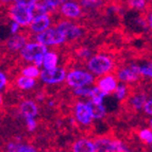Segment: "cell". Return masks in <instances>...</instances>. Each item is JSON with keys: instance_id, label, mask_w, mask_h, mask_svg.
I'll use <instances>...</instances> for the list:
<instances>
[{"instance_id": "1", "label": "cell", "mask_w": 152, "mask_h": 152, "mask_svg": "<svg viewBox=\"0 0 152 152\" xmlns=\"http://www.w3.org/2000/svg\"><path fill=\"white\" fill-rule=\"evenodd\" d=\"M48 52L47 46L39 42H30L19 52V56L25 62H33L36 66H42L44 63L45 54Z\"/></svg>"}, {"instance_id": "2", "label": "cell", "mask_w": 152, "mask_h": 152, "mask_svg": "<svg viewBox=\"0 0 152 152\" xmlns=\"http://www.w3.org/2000/svg\"><path fill=\"white\" fill-rule=\"evenodd\" d=\"M87 68L96 76H103L115 68L114 60L105 54H95L87 61Z\"/></svg>"}, {"instance_id": "3", "label": "cell", "mask_w": 152, "mask_h": 152, "mask_svg": "<svg viewBox=\"0 0 152 152\" xmlns=\"http://www.w3.org/2000/svg\"><path fill=\"white\" fill-rule=\"evenodd\" d=\"M8 15L11 20L18 23L21 27H29V25L35 16L33 13L32 8L17 4L15 2H14V4L9 7Z\"/></svg>"}, {"instance_id": "4", "label": "cell", "mask_w": 152, "mask_h": 152, "mask_svg": "<svg viewBox=\"0 0 152 152\" xmlns=\"http://www.w3.org/2000/svg\"><path fill=\"white\" fill-rule=\"evenodd\" d=\"M97 152H126L130 151L128 146L120 140H113L109 136H99L94 140Z\"/></svg>"}, {"instance_id": "5", "label": "cell", "mask_w": 152, "mask_h": 152, "mask_svg": "<svg viewBox=\"0 0 152 152\" xmlns=\"http://www.w3.org/2000/svg\"><path fill=\"white\" fill-rule=\"evenodd\" d=\"M35 39L46 46H60L67 42V38L58 28H48L35 35Z\"/></svg>"}, {"instance_id": "6", "label": "cell", "mask_w": 152, "mask_h": 152, "mask_svg": "<svg viewBox=\"0 0 152 152\" xmlns=\"http://www.w3.org/2000/svg\"><path fill=\"white\" fill-rule=\"evenodd\" d=\"M95 82L94 76L87 71L80 70V69H72L67 74L66 83L72 88L82 86H88Z\"/></svg>"}, {"instance_id": "7", "label": "cell", "mask_w": 152, "mask_h": 152, "mask_svg": "<svg viewBox=\"0 0 152 152\" xmlns=\"http://www.w3.org/2000/svg\"><path fill=\"white\" fill-rule=\"evenodd\" d=\"M66 70L64 67H56L53 69H47L44 68L41 71V78L42 82H44L47 85H56L60 84L66 80Z\"/></svg>"}, {"instance_id": "8", "label": "cell", "mask_w": 152, "mask_h": 152, "mask_svg": "<svg viewBox=\"0 0 152 152\" xmlns=\"http://www.w3.org/2000/svg\"><path fill=\"white\" fill-rule=\"evenodd\" d=\"M142 76L140 70V65L137 64H130L127 66H122L118 70H116V77L119 81L124 83H134L140 80Z\"/></svg>"}, {"instance_id": "9", "label": "cell", "mask_w": 152, "mask_h": 152, "mask_svg": "<svg viewBox=\"0 0 152 152\" xmlns=\"http://www.w3.org/2000/svg\"><path fill=\"white\" fill-rule=\"evenodd\" d=\"M74 113H75V117H76V121L79 124L83 126V127L91 126L93 120H94V116H93L91 110L87 102H82V101L76 102Z\"/></svg>"}, {"instance_id": "10", "label": "cell", "mask_w": 152, "mask_h": 152, "mask_svg": "<svg viewBox=\"0 0 152 152\" xmlns=\"http://www.w3.org/2000/svg\"><path fill=\"white\" fill-rule=\"evenodd\" d=\"M56 28L66 36L67 41H77L83 36L81 27L68 20H63L56 25Z\"/></svg>"}, {"instance_id": "11", "label": "cell", "mask_w": 152, "mask_h": 152, "mask_svg": "<svg viewBox=\"0 0 152 152\" xmlns=\"http://www.w3.org/2000/svg\"><path fill=\"white\" fill-rule=\"evenodd\" d=\"M127 101V107L130 111H140L144 109L145 104L147 102V95L142 91H135L133 93V89L131 88L130 96L128 97Z\"/></svg>"}, {"instance_id": "12", "label": "cell", "mask_w": 152, "mask_h": 152, "mask_svg": "<svg viewBox=\"0 0 152 152\" xmlns=\"http://www.w3.org/2000/svg\"><path fill=\"white\" fill-rule=\"evenodd\" d=\"M30 33L23 34V32H18L16 34H13L11 37H9L5 42V47L9 52H16L20 51L28 42V38Z\"/></svg>"}, {"instance_id": "13", "label": "cell", "mask_w": 152, "mask_h": 152, "mask_svg": "<svg viewBox=\"0 0 152 152\" xmlns=\"http://www.w3.org/2000/svg\"><path fill=\"white\" fill-rule=\"evenodd\" d=\"M51 23H52V20H51V17L49 14H41V15L34 16L33 20L31 21L28 28L31 33L38 34V33L50 28Z\"/></svg>"}, {"instance_id": "14", "label": "cell", "mask_w": 152, "mask_h": 152, "mask_svg": "<svg viewBox=\"0 0 152 152\" xmlns=\"http://www.w3.org/2000/svg\"><path fill=\"white\" fill-rule=\"evenodd\" d=\"M60 13L65 18L77 19L83 15L81 4L77 3L76 1H66L65 3L60 7Z\"/></svg>"}, {"instance_id": "15", "label": "cell", "mask_w": 152, "mask_h": 152, "mask_svg": "<svg viewBox=\"0 0 152 152\" xmlns=\"http://www.w3.org/2000/svg\"><path fill=\"white\" fill-rule=\"evenodd\" d=\"M19 112L25 118H35L38 115L37 104L33 100L26 99L19 104Z\"/></svg>"}, {"instance_id": "16", "label": "cell", "mask_w": 152, "mask_h": 152, "mask_svg": "<svg viewBox=\"0 0 152 152\" xmlns=\"http://www.w3.org/2000/svg\"><path fill=\"white\" fill-rule=\"evenodd\" d=\"M97 86L101 89V91H103L104 93H107V95H110L112 93H114L115 89L118 86L117 79L113 75H107V76L103 77V78L99 79L98 81H97Z\"/></svg>"}, {"instance_id": "17", "label": "cell", "mask_w": 152, "mask_h": 152, "mask_svg": "<svg viewBox=\"0 0 152 152\" xmlns=\"http://www.w3.org/2000/svg\"><path fill=\"white\" fill-rule=\"evenodd\" d=\"M71 150L75 152H97L95 142L87 138H80L76 140L71 146Z\"/></svg>"}, {"instance_id": "18", "label": "cell", "mask_w": 152, "mask_h": 152, "mask_svg": "<svg viewBox=\"0 0 152 152\" xmlns=\"http://www.w3.org/2000/svg\"><path fill=\"white\" fill-rule=\"evenodd\" d=\"M5 150L7 151H11V152H35L36 148H34L32 145H28L25 144V142H21L19 140V138H17L16 140H13L7 144L5 146Z\"/></svg>"}, {"instance_id": "19", "label": "cell", "mask_w": 152, "mask_h": 152, "mask_svg": "<svg viewBox=\"0 0 152 152\" xmlns=\"http://www.w3.org/2000/svg\"><path fill=\"white\" fill-rule=\"evenodd\" d=\"M87 103H88L89 107H91V110L94 119L99 120L107 116V107H104L103 103H98V102L93 101L91 99L87 101Z\"/></svg>"}, {"instance_id": "20", "label": "cell", "mask_w": 152, "mask_h": 152, "mask_svg": "<svg viewBox=\"0 0 152 152\" xmlns=\"http://www.w3.org/2000/svg\"><path fill=\"white\" fill-rule=\"evenodd\" d=\"M15 83L17 88L21 89V91H30V89L34 88L36 82L34 78H30V77L21 75V76L17 77Z\"/></svg>"}, {"instance_id": "21", "label": "cell", "mask_w": 152, "mask_h": 152, "mask_svg": "<svg viewBox=\"0 0 152 152\" xmlns=\"http://www.w3.org/2000/svg\"><path fill=\"white\" fill-rule=\"evenodd\" d=\"M58 56L54 51H48L45 54L44 63H43L44 68H47V69L56 68L58 67Z\"/></svg>"}, {"instance_id": "22", "label": "cell", "mask_w": 152, "mask_h": 152, "mask_svg": "<svg viewBox=\"0 0 152 152\" xmlns=\"http://www.w3.org/2000/svg\"><path fill=\"white\" fill-rule=\"evenodd\" d=\"M129 87L130 86H127L126 84H119L114 91L115 99L121 102L126 101L128 97L130 96V93H131V88H129Z\"/></svg>"}, {"instance_id": "23", "label": "cell", "mask_w": 152, "mask_h": 152, "mask_svg": "<svg viewBox=\"0 0 152 152\" xmlns=\"http://www.w3.org/2000/svg\"><path fill=\"white\" fill-rule=\"evenodd\" d=\"M126 3L131 10L138 11V12L147 11L148 8L147 0H126Z\"/></svg>"}, {"instance_id": "24", "label": "cell", "mask_w": 152, "mask_h": 152, "mask_svg": "<svg viewBox=\"0 0 152 152\" xmlns=\"http://www.w3.org/2000/svg\"><path fill=\"white\" fill-rule=\"evenodd\" d=\"M107 96V93H104L103 91H101L98 86H95V87H91V94L89 99L95 102H98V103H103Z\"/></svg>"}, {"instance_id": "25", "label": "cell", "mask_w": 152, "mask_h": 152, "mask_svg": "<svg viewBox=\"0 0 152 152\" xmlns=\"http://www.w3.org/2000/svg\"><path fill=\"white\" fill-rule=\"evenodd\" d=\"M80 4L84 10H96L103 5V0H80Z\"/></svg>"}, {"instance_id": "26", "label": "cell", "mask_w": 152, "mask_h": 152, "mask_svg": "<svg viewBox=\"0 0 152 152\" xmlns=\"http://www.w3.org/2000/svg\"><path fill=\"white\" fill-rule=\"evenodd\" d=\"M21 75L27 77H30V78H38L41 76V70L38 68V66H36L35 64L34 65H29L25 68L21 69Z\"/></svg>"}, {"instance_id": "27", "label": "cell", "mask_w": 152, "mask_h": 152, "mask_svg": "<svg viewBox=\"0 0 152 152\" xmlns=\"http://www.w3.org/2000/svg\"><path fill=\"white\" fill-rule=\"evenodd\" d=\"M137 136L144 144L151 145L152 144V129H142L138 131Z\"/></svg>"}, {"instance_id": "28", "label": "cell", "mask_w": 152, "mask_h": 152, "mask_svg": "<svg viewBox=\"0 0 152 152\" xmlns=\"http://www.w3.org/2000/svg\"><path fill=\"white\" fill-rule=\"evenodd\" d=\"M72 94L76 97H84V98H89L91 94V88L87 86H82V87H77L74 88Z\"/></svg>"}, {"instance_id": "29", "label": "cell", "mask_w": 152, "mask_h": 152, "mask_svg": "<svg viewBox=\"0 0 152 152\" xmlns=\"http://www.w3.org/2000/svg\"><path fill=\"white\" fill-rule=\"evenodd\" d=\"M140 70L142 76L152 79V62H147L142 65H140Z\"/></svg>"}, {"instance_id": "30", "label": "cell", "mask_w": 152, "mask_h": 152, "mask_svg": "<svg viewBox=\"0 0 152 152\" xmlns=\"http://www.w3.org/2000/svg\"><path fill=\"white\" fill-rule=\"evenodd\" d=\"M75 54H76L78 58H81V60H86V58H91V52L88 48H86V47H80V48H78L76 51H75Z\"/></svg>"}, {"instance_id": "31", "label": "cell", "mask_w": 152, "mask_h": 152, "mask_svg": "<svg viewBox=\"0 0 152 152\" xmlns=\"http://www.w3.org/2000/svg\"><path fill=\"white\" fill-rule=\"evenodd\" d=\"M43 2H45L46 4H48L52 10L56 11L58 8H60L63 3H65L66 1H68V0H41Z\"/></svg>"}, {"instance_id": "32", "label": "cell", "mask_w": 152, "mask_h": 152, "mask_svg": "<svg viewBox=\"0 0 152 152\" xmlns=\"http://www.w3.org/2000/svg\"><path fill=\"white\" fill-rule=\"evenodd\" d=\"M26 126H27L28 131L33 132L37 128V122L34 118H26Z\"/></svg>"}, {"instance_id": "33", "label": "cell", "mask_w": 152, "mask_h": 152, "mask_svg": "<svg viewBox=\"0 0 152 152\" xmlns=\"http://www.w3.org/2000/svg\"><path fill=\"white\" fill-rule=\"evenodd\" d=\"M38 1L39 0H14V2L17 3V4L25 5V7H28V8H33Z\"/></svg>"}, {"instance_id": "34", "label": "cell", "mask_w": 152, "mask_h": 152, "mask_svg": "<svg viewBox=\"0 0 152 152\" xmlns=\"http://www.w3.org/2000/svg\"><path fill=\"white\" fill-rule=\"evenodd\" d=\"M7 85H8V77L3 71H1L0 72V88L3 89Z\"/></svg>"}, {"instance_id": "35", "label": "cell", "mask_w": 152, "mask_h": 152, "mask_svg": "<svg viewBox=\"0 0 152 152\" xmlns=\"http://www.w3.org/2000/svg\"><path fill=\"white\" fill-rule=\"evenodd\" d=\"M144 111L146 114L152 117V98L147 100V102H146V104H145L144 107Z\"/></svg>"}, {"instance_id": "36", "label": "cell", "mask_w": 152, "mask_h": 152, "mask_svg": "<svg viewBox=\"0 0 152 152\" xmlns=\"http://www.w3.org/2000/svg\"><path fill=\"white\" fill-rule=\"evenodd\" d=\"M19 27H20V25L18 23H16V21H13L12 20V23H11L10 26V33H11V35H13V34H16V33L19 32Z\"/></svg>"}, {"instance_id": "37", "label": "cell", "mask_w": 152, "mask_h": 152, "mask_svg": "<svg viewBox=\"0 0 152 152\" xmlns=\"http://www.w3.org/2000/svg\"><path fill=\"white\" fill-rule=\"evenodd\" d=\"M147 23H148V27L152 30V12L148 13L147 14Z\"/></svg>"}, {"instance_id": "38", "label": "cell", "mask_w": 152, "mask_h": 152, "mask_svg": "<svg viewBox=\"0 0 152 152\" xmlns=\"http://www.w3.org/2000/svg\"><path fill=\"white\" fill-rule=\"evenodd\" d=\"M11 1H14V0H1V3H2V5L9 4V3H10Z\"/></svg>"}, {"instance_id": "39", "label": "cell", "mask_w": 152, "mask_h": 152, "mask_svg": "<svg viewBox=\"0 0 152 152\" xmlns=\"http://www.w3.org/2000/svg\"><path fill=\"white\" fill-rule=\"evenodd\" d=\"M148 124H149V127L152 129V118H151V119H149V122H148Z\"/></svg>"}, {"instance_id": "40", "label": "cell", "mask_w": 152, "mask_h": 152, "mask_svg": "<svg viewBox=\"0 0 152 152\" xmlns=\"http://www.w3.org/2000/svg\"><path fill=\"white\" fill-rule=\"evenodd\" d=\"M150 146H151V149H152V144H151V145H150Z\"/></svg>"}]
</instances>
